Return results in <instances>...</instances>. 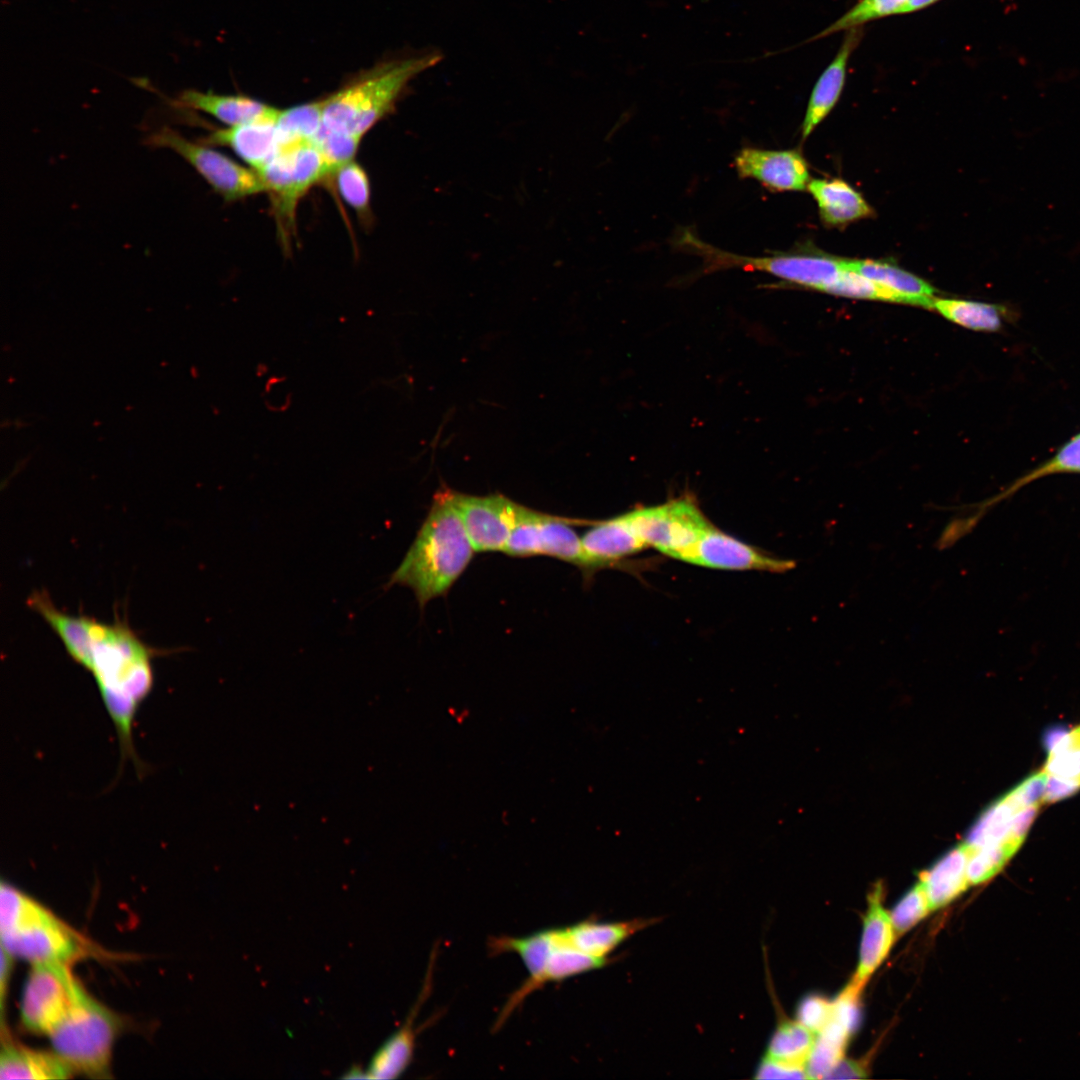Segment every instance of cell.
<instances>
[{
  "label": "cell",
  "instance_id": "6da1fadb",
  "mask_svg": "<svg viewBox=\"0 0 1080 1080\" xmlns=\"http://www.w3.org/2000/svg\"><path fill=\"white\" fill-rule=\"evenodd\" d=\"M91 654L85 668L94 677L105 708L117 732L121 762L131 761L137 771L134 722L139 706L153 687V649L121 622L108 625L93 619Z\"/></svg>",
  "mask_w": 1080,
  "mask_h": 1080
},
{
  "label": "cell",
  "instance_id": "7a4b0ae2",
  "mask_svg": "<svg viewBox=\"0 0 1080 1080\" xmlns=\"http://www.w3.org/2000/svg\"><path fill=\"white\" fill-rule=\"evenodd\" d=\"M475 549L453 503L452 489L440 488L399 567L387 585L409 587L422 609L445 595L465 571Z\"/></svg>",
  "mask_w": 1080,
  "mask_h": 1080
},
{
  "label": "cell",
  "instance_id": "3957f363",
  "mask_svg": "<svg viewBox=\"0 0 1080 1080\" xmlns=\"http://www.w3.org/2000/svg\"><path fill=\"white\" fill-rule=\"evenodd\" d=\"M1 947L31 964L73 962L97 952L94 944L45 905L1 882Z\"/></svg>",
  "mask_w": 1080,
  "mask_h": 1080
},
{
  "label": "cell",
  "instance_id": "277c9868",
  "mask_svg": "<svg viewBox=\"0 0 1080 1080\" xmlns=\"http://www.w3.org/2000/svg\"><path fill=\"white\" fill-rule=\"evenodd\" d=\"M441 58L432 51L377 64L324 98L323 126L362 138L392 110L408 82Z\"/></svg>",
  "mask_w": 1080,
  "mask_h": 1080
},
{
  "label": "cell",
  "instance_id": "5b68a950",
  "mask_svg": "<svg viewBox=\"0 0 1080 1080\" xmlns=\"http://www.w3.org/2000/svg\"><path fill=\"white\" fill-rule=\"evenodd\" d=\"M121 1027L119 1015L86 991L48 1037L53 1050L74 1072L104 1078L109 1075Z\"/></svg>",
  "mask_w": 1080,
  "mask_h": 1080
},
{
  "label": "cell",
  "instance_id": "8992f818",
  "mask_svg": "<svg viewBox=\"0 0 1080 1080\" xmlns=\"http://www.w3.org/2000/svg\"><path fill=\"white\" fill-rule=\"evenodd\" d=\"M1045 775L1034 773L993 802L969 829L965 846H1001L1013 855L1023 844L1042 803Z\"/></svg>",
  "mask_w": 1080,
  "mask_h": 1080
},
{
  "label": "cell",
  "instance_id": "52a82bcc",
  "mask_svg": "<svg viewBox=\"0 0 1080 1080\" xmlns=\"http://www.w3.org/2000/svg\"><path fill=\"white\" fill-rule=\"evenodd\" d=\"M85 992L70 965L32 964L21 1000L23 1026L33 1033L49 1036Z\"/></svg>",
  "mask_w": 1080,
  "mask_h": 1080
},
{
  "label": "cell",
  "instance_id": "ba28073f",
  "mask_svg": "<svg viewBox=\"0 0 1080 1080\" xmlns=\"http://www.w3.org/2000/svg\"><path fill=\"white\" fill-rule=\"evenodd\" d=\"M151 147L168 148L186 160L226 201H235L265 192L256 171L249 170L209 145L193 142L178 131L162 127L145 140Z\"/></svg>",
  "mask_w": 1080,
  "mask_h": 1080
},
{
  "label": "cell",
  "instance_id": "9c48e42d",
  "mask_svg": "<svg viewBox=\"0 0 1080 1080\" xmlns=\"http://www.w3.org/2000/svg\"><path fill=\"white\" fill-rule=\"evenodd\" d=\"M594 522L549 514L522 505L517 524L504 553L513 557L545 555L592 574L581 538L573 529Z\"/></svg>",
  "mask_w": 1080,
  "mask_h": 1080
},
{
  "label": "cell",
  "instance_id": "30bf717a",
  "mask_svg": "<svg viewBox=\"0 0 1080 1080\" xmlns=\"http://www.w3.org/2000/svg\"><path fill=\"white\" fill-rule=\"evenodd\" d=\"M624 516L647 546L677 560L712 525L688 496L638 508Z\"/></svg>",
  "mask_w": 1080,
  "mask_h": 1080
},
{
  "label": "cell",
  "instance_id": "8fae6325",
  "mask_svg": "<svg viewBox=\"0 0 1080 1080\" xmlns=\"http://www.w3.org/2000/svg\"><path fill=\"white\" fill-rule=\"evenodd\" d=\"M453 503L477 552H504L522 504L502 494L475 496L452 490Z\"/></svg>",
  "mask_w": 1080,
  "mask_h": 1080
},
{
  "label": "cell",
  "instance_id": "7c38bea8",
  "mask_svg": "<svg viewBox=\"0 0 1080 1080\" xmlns=\"http://www.w3.org/2000/svg\"><path fill=\"white\" fill-rule=\"evenodd\" d=\"M680 560L713 569L759 570L777 573L790 570L795 565L793 561L771 557L722 532L713 524L681 556Z\"/></svg>",
  "mask_w": 1080,
  "mask_h": 1080
},
{
  "label": "cell",
  "instance_id": "4fadbf2b",
  "mask_svg": "<svg viewBox=\"0 0 1080 1080\" xmlns=\"http://www.w3.org/2000/svg\"><path fill=\"white\" fill-rule=\"evenodd\" d=\"M734 166L740 178H751L774 192L803 191L810 182L808 163L796 149L768 150L743 147Z\"/></svg>",
  "mask_w": 1080,
  "mask_h": 1080
},
{
  "label": "cell",
  "instance_id": "5bb4252c",
  "mask_svg": "<svg viewBox=\"0 0 1080 1080\" xmlns=\"http://www.w3.org/2000/svg\"><path fill=\"white\" fill-rule=\"evenodd\" d=\"M1048 756L1043 803L1066 799L1080 789V723L1070 730L1053 729L1045 737Z\"/></svg>",
  "mask_w": 1080,
  "mask_h": 1080
},
{
  "label": "cell",
  "instance_id": "9a60e30c",
  "mask_svg": "<svg viewBox=\"0 0 1080 1080\" xmlns=\"http://www.w3.org/2000/svg\"><path fill=\"white\" fill-rule=\"evenodd\" d=\"M555 945V929L542 930L525 937L503 935L489 938L488 949L491 954L516 953L529 972L527 980L511 995L503 1007L494 1024L495 1029L501 1027L520 1003L535 991V984L541 976Z\"/></svg>",
  "mask_w": 1080,
  "mask_h": 1080
},
{
  "label": "cell",
  "instance_id": "2e32d148",
  "mask_svg": "<svg viewBox=\"0 0 1080 1080\" xmlns=\"http://www.w3.org/2000/svg\"><path fill=\"white\" fill-rule=\"evenodd\" d=\"M863 35V27L845 31L834 58L815 82L801 125L803 139L812 133L838 102L845 85L849 61Z\"/></svg>",
  "mask_w": 1080,
  "mask_h": 1080
},
{
  "label": "cell",
  "instance_id": "e0dca14e",
  "mask_svg": "<svg viewBox=\"0 0 1080 1080\" xmlns=\"http://www.w3.org/2000/svg\"><path fill=\"white\" fill-rule=\"evenodd\" d=\"M276 120L213 129L199 142L229 147L257 171L282 150Z\"/></svg>",
  "mask_w": 1080,
  "mask_h": 1080
},
{
  "label": "cell",
  "instance_id": "ac0fdd59",
  "mask_svg": "<svg viewBox=\"0 0 1080 1080\" xmlns=\"http://www.w3.org/2000/svg\"><path fill=\"white\" fill-rule=\"evenodd\" d=\"M175 106L207 113L228 127L276 119L280 112L244 95H224L194 89L182 91L175 101Z\"/></svg>",
  "mask_w": 1080,
  "mask_h": 1080
},
{
  "label": "cell",
  "instance_id": "d6986e66",
  "mask_svg": "<svg viewBox=\"0 0 1080 1080\" xmlns=\"http://www.w3.org/2000/svg\"><path fill=\"white\" fill-rule=\"evenodd\" d=\"M581 542L592 573L647 547L624 514L594 522Z\"/></svg>",
  "mask_w": 1080,
  "mask_h": 1080
},
{
  "label": "cell",
  "instance_id": "ffe728a7",
  "mask_svg": "<svg viewBox=\"0 0 1080 1080\" xmlns=\"http://www.w3.org/2000/svg\"><path fill=\"white\" fill-rule=\"evenodd\" d=\"M896 934L890 917L882 905V887L877 885L868 896L864 917L857 971L851 982L863 989L871 975L885 960Z\"/></svg>",
  "mask_w": 1080,
  "mask_h": 1080
},
{
  "label": "cell",
  "instance_id": "44dd1931",
  "mask_svg": "<svg viewBox=\"0 0 1080 1080\" xmlns=\"http://www.w3.org/2000/svg\"><path fill=\"white\" fill-rule=\"evenodd\" d=\"M435 962V953L432 954L430 966L427 970L425 984L418 999L410 1010L402 1026L373 1055L367 1070L364 1072L367 1078L392 1079L398 1078L410 1065L416 1041L415 1020L422 1004L427 999L432 985V972Z\"/></svg>",
  "mask_w": 1080,
  "mask_h": 1080
},
{
  "label": "cell",
  "instance_id": "7402d4cb",
  "mask_svg": "<svg viewBox=\"0 0 1080 1080\" xmlns=\"http://www.w3.org/2000/svg\"><path fill=\"white\" fill-rule=\"evenodd\" d=\"M0 1079H67L74 1070L54 1050L26 1047L2 1031Z\"/></svg>",
  "mask_w": 1080,
  "mask_h": 1080
},
{
  "label": "cell",
  "instance_id": "603a6c76",
  "mask_svg": "<svg viewBox=\"0 0 1080 1080\" xmlns=\"http://www.w3.org/2000/svg\"><path fill=\"white\" fill-rule=\"evenodd\" d=\"M807 190L826 225L842 226L873 215L863 196L842 179H811Z\"/></svg>",
  "mask_w": 1080,
  "mask_h": 1080
},
{
  "label": "cell",
  "instance_id": "cb8c5ba5",
  "mask_svg": "<svg viewBox=\"0 0 1080 1080\" xmlns=\"http://www.w3.org/2000/svg\"><path fill=\"white\" fill-rule=\"evenodd\" d=\"M27 605L49 624L70 657L86 668L91 654L90 629L93 619L60 611L45 591L32 592L27 599Z\"/></svg>",
  "mask_w": 1080,
  "mask_h": 1080
},
{
  "label": "cell",
  "instance_id": "d4e9b609",
  "mask_svg": "<svg viewBox=\"0 0 1080 1080\" xmlns=\"http://www.w3.org/2000/svg\"><path fill=\"white\" fill-rule=\"evenodd\" d=\"M969 850L964 843L949 850L920 873V883L931 910L948 905L970 885L967 873Z\"/></svg>",
  "mask_w": 1080,
  "mask_h": 1080
},
{
  "label": "cell",
  "instance_id": "484cf974",
  "mask_svg": "<svg viewBox=\"0 0 1080 1080\" xmlns=\"http://www.w3.org/2000/svg\"><path fill=\"white\" fill-rule=\"evenodd\" d=\"M649 924L650 920L625 922L584 920L561 928V934L563 940L572 947L595 957L607 958V955L620 943Z\"/></svg>",
  "mask_w": 1080,
  "mask_h": 1080
},
{
  "label": "cell",
  "instance_id": "4316f807",
  "mask_svg": "<svg viewBox=\"0 0 1080 1080\" xmlns=\"http://www.w3.org/2000/svg\"><path fill=\"white\" fill-rule=\"evenodd\" d=\"M844 266L906 296L911 305L932 309L935 288L897 265L881 260L844 258Z\"/></svg>",
  "mask_w": 1080,
  "mask_h": 1080
},
{
  "label": "cell",
  "instance_id": "83f0119b",
  "mask_svg": "<svg viewBox=\"0 0 1080 1080\" xmlns=\"http://www.w3.org/2000/svg\"><path fill=\"white\" fill-rule=\"evenodd\" d=\"M932 309L954 323L981 331L998 330L1006 313V309L1000 305L936 297L933 300Z\"/></svg>",
  "mask_w": 1080,
  "mask_h": 1080
},
{
  "label": "cell",
  "instance_id": "f1b7e54d",
  "mask_svg": "<svg viewBox=\"0 0 1080 1080\" xmlns=\"http://www.w3.org/2000/svg\"><path fill=\"white\" fill-rule=\"evenodd\" d=\"M324 99L280 110L276 126L281 147L313 142L323 124Z\"/></svg>",
  "mask_w": 1080,
  "mask_h": 1080
},
{
  "label": "cell",
  "instance_id": "f546056e",
  "mask_svg": "<svg viewBox=\"0 0 1080 1080\" xmlns=\"http://www.w3.org/2000/svg\"><path fill=\"white\" fill-rule=\"evenodd\" d=\"M556 945L546 966L535 984V990L547 982H557L569 977L600 968L607 963V958H599L584 953L567 944L562 937L561 928L555 929Z\"/></svg>",
  "mask_w": 1080,
  "mask_h": 1080
},
{
  "label": "cell",
  "instance_id": "4dcf8cb0",
  "mask_svg": "<svg viewBox=\"0 0 1080 1080\" xmlns=\"http://www.w3.org/2000/svg\"><path fill=\"white\" fill-rule=\"evenodd\" d=\"M853 1032L831 1017L825 1027L816 1034L815 1043L806 1070L810 1079L825 1078L835 1065L844 1058L848 1039Z\"/></svg>",
  "mask_w": 1080,
  "mask_h": 1080
},
{
  "label": "cell",
  "instance_id": "1f68e13d",
  "mask_svg": "<svg viewBox=\"0 0 1080 1080\" xmlns=\"http://www.w3.org/2000/svg\"><path fill=\"white\" fill-rule=\"evenodd\" d=\"M816 1034L798 1021L780 1024L768 1045L767 1057L806 1066Z\"/></svg>",
  "mask_w": 1080,
  "mask_h": 1080
},
{
  "label": "cell",
  "instance_id": "d6a6232c",
  "mask_svg": "<svg viewBox=\"0 0 1080 1080\" xmlns=\"http://www.w3.org/2000/svg\"><path fill=\"white\" fill-rule=\"evenodd\" d=\"M907 1L908 0H858L825 29L798 45L816 41L841 31L863 27L864 24L884 17L897 15L899 9Z\"/></svg>",
  "mask_w": 1080,
  "mask_h": 1080
},
{
  "label": "cell",
  "instance_id": "836d02e7",
  "mask_svg": "<svg viewBox=\"0 0 1080 1080\" xmlns=\"http://www.w3.org/2000/svg\"><path fill=\"white\" fill-rule=\"evenodd\" d=\"M824 292L860 299L881 300L910 304V300L890 288L871 280L857 272L845 268L824 290Z\"/></svg>",
  "mask_w": 1080,
  "mask_h": 1080
},
{
  "label": "cell",
  "instance_id": "e575fe53",
  "mask_svg": "<svg viewBox=\"0 0 1080 1080\" xmlns=\"http://www.w3.org/2000/svg\"><path fill=\"white\" fill-rule=\"evenodd\" d=\"M342 199L359 215L366 216L370 208V184L364 169L350 161L332 174Z\"/></svg>",
  "mask_w": 1080,
  "mask_h": 1080
},
{
  "label": "cell",
  "instance_id": "d590c367",
  "mask_svg": "<svg viewBox=\"0 0 1080 1080\" xmlns=\"http://www.w3.org/2000/svg\"><path fill=\"white\" fill-rule=\"evenodd\" d=\"M1062 472H1080V434L1065 444L1049 461L1016 480L1001 494V497L995 498L993 502L1014 493L1031 481Z\"/></svg>",
  "mask_w": 1080,
  "mask_h": 1080
},
{
  "label": "cell",
  "instance_id": "8d00e7d4",
  "mask_svg": "<svg viewBox=\"0 0 1080 1080\" xmlns=\"http://www.w3.org/2000/svg\"><path fill=\"white\" fill-rule=\"evenodd\" d=\"M362 138L322 127L313 143L323 155L331 175L340 166L353 161Z\"/></svg>",
  "mask_w": 1080,
  "mask_h": 1080
},
{
  "label": "cell",
  "instance_id": "74e56055",
  "mask_svg": "<svg viewBox=\"0 0 1080 1080\" xmlns=\"http://www.w3.org/2000/svg\"><path fill=\"white\" fill-rule=\"evenodd\" d=\"M932 911L920 882L910 889L890 912V917L897 936L907 932Z\"/></svg>",
  "mask_w": 1080,
  "mask_h": 1080
},
{
  "label": "cell",
  "instance_id": "f35d334b",
  "mask_svg": "<svg viewBox=\"0 0 1080 1080\" xmlns=\"http://www.w3.org/2000/svg\"><path fill=\"white\" fill-rule=\"evenodd\" d=\"M831 1013L832 1001L818 995H809L799 1003L797 1021L817 1034L828 1023Z\"/></svg>",
  "mask_w": 1080,
  "mask_h": 1080
},
{
  "label": "cell",
  "instance_id": "ab89813d",
  "mask_svg": "<svg viewBox=\"0 0 1080 1080\" xmlns=\"http://www.w3.org/2000/svg\"><path fill=\"white\" fill-rule=\"evenodd\" d=\"M755 1077L758 1079L809 1078L806 1066L774 1060L767 1056L759 1065Z\"/></svg>",
  "mask_w": 1080,
  "mask_h": 1080
},
{
  "label": "cell",
  "instance_id": "60d3db41",
  "mask_svg": "<svg viewBox=\"0 0 1080 1080\" xmlns=\"http://www.w3.org/2000/svg\"><path fill=\"white\" fill-rule=\"evenodd\" d=\"M864 1076L865 1070L861 1064L843 1058L826 1075L825 1079L863 1078Z\"/></svg>",
  "mask_w": 1080,
  "mask_h": 1080
},
{
  "label": "cell",
  "instance_id": "b9f144b4",
  "mask_svg": "<svg viewBox=\"0 0 1080 1080\" xmlns=\"http://www.w3.org/2000/svg\"><path fill=\"white\" fill-rule=\"evenodd\" d=\"M940 0H908L897 12V15L915 13L928 8Z\"/></svg>",
  "mask_w": 1080,
  "mask_h": 1080
}]
</instances>
